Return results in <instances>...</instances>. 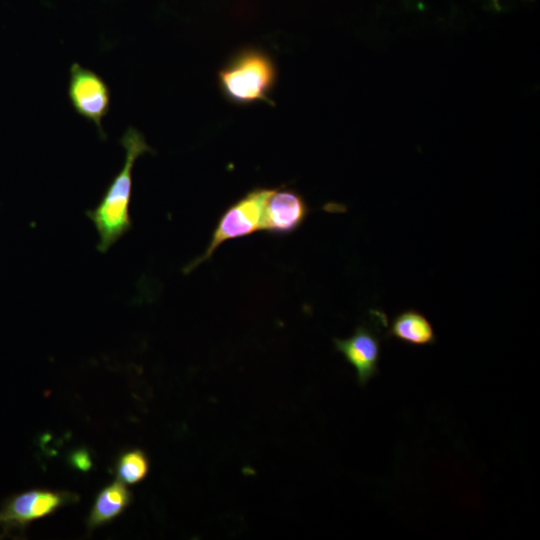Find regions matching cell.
<instances>
[{"mask_svg": "<svg viewBox=\"0 0 540 540\" xmlns=\"http://www.w3.org/2000/svg\"><path fill=\"white\" fill-rule=\"evenodd\" d=\"M125 160L120 171L107 186L101 200L86 212L99 237L97 250L106 253L132 227L129 206L132 196V170L136 160L150 152L144 136L134 127H128L120 139Z\"/></svg>", "mask_w": 540, "mask_h": 540, "instance_id": "obj_1", "label": "cell"}, {"mask_svg": "<svg viewBox=\"0 0 540 540\" xmlns=\"http://www.w3.org/2000/svg\"><path fill=\"white\" fill-rule=\"evenodd\" d=\"M277 75L269 54L257 48H245L219 71L218 83L225 98L235 104L269 103Z\"/></svg>", "mask_w": 540, "mask_h": 540, "instance_id": "obj_2", "label": "cell"}, {"mask_svg": "<svg viewBox=\"0 0 540 540\" xmlns=\"http://www.w3.org/2000/svg\"><path fill=\"white\" fill-rule=\"evenodd\" d=\"M272 190L255 188L232 204L218 220L206 251L190 262L184 268V272L189 273L208 260L225 241L261 231L264 204Z\"/></svg>", "mask_w": 540, "mask_h": 540, "instance_id": "obj_3", "label": "cell"}, {"mask_svg": "<svg viewBox=\"0 0 540 540\" xmlns=\"http://www.w3.org/2000/svg\"><path fill=\"white\" fill-rule=\"evenodd\" d=\"M68 97L74 110L92 122L104 136L102 123L111 102L110 90L104 79L93 70L73 63L69 72Z\"/></svg>", "mask_w": 540, "mask_h": 540, "instance_id": "obj_4", "label": "cell"}, {"mask_svg": "<svg viewBox=\"0 0 540 540\" xmlns=\"http://www.w3.org/2000/svg\"><path fill=\"white\" fill-rule=\"evenodd\" d=\"M76 495L63 491L33 489L10 497L0 509V525L4 529H24L29 523L44 518Z\"/></svg>", "mask_w": 540, "mask_h": 540, "instance_id": "obj_5", "label": "cell"}, {"mask_svg": "<svg viewBox=\"0 0 540 540\" xmlns=\"http://www.w3.org/2000/svg\"><path fill=\"white\" fill-rule=\"evenodd\" d=\"M308 214L307 203L296 191L273 189L264 204L261 231L292 233L303 224Z\"/></svg>", "mask_w": 540, "mask_h": 540, "instance_id": "obj_6", "label": "cell"}, {"mask_svg": "<svg viewBox=\"0 0 540 540\" xmlns=\"http://www.w3.org/2000/svg\"><path fill=\"white\" fill-rule=\"evenodd\" d=\"M335 348L354 367L359 385H366L378 374L381 345L379 338L367 327L358 326L344 339H333Z\"/></svg>", "mask_w": 540, "mask_h": 540, "instance_id": "obj_7", "label": "cell"}, {"mask_svg": "<svg viewBox=\"0 0 540 540\" xmlns=\"http://www.w3.org/2000/svg\"><path fill=\"white\" fill-rule=\"evenodd\" d=\"M387 336L411 346L433 345L436 333L429 319L416 309L397 314L387 331Z\"/></svg>", "mask_w": 540, "mask_h": 540, "instance_id": "obj_8", "label": "cell"}, {"mask_svg": "<svg viewBox=\"0 0 540 540\" xmlns=\"http://www.w3.org/2000/svg\"><path fill=\"white\" fill-rule=\"evenodd\" d=\"M131 498V492L118 479L105 486L95 498L87 519L88 528L92 530L114 520L128 507Z\"/></svg>", "mask_w": 540, "mask_h": 540, "instance_id": "obj_9", "label": "cell"}, {"mask_svg": "<svg viewBox=\"0 0 540 540\" xmlns=\"http://www.w3.org/2000/svg\"><path fill=\"white\" fill-rule=\"evenodd\" d=\"M149 460L140 449H133L123 453L116 464L117 479L124 484H136L148 474Z\"/></svg>", "mask_w": 540, "mask_h": 540, "instance_id": "obj_10", "label": "cell"}, {"mask_svg": "<svg viewBox=\"0 0 540 540\" xmlns=\"http://www.w3.org/2000/svg\"><path fill=\"white\" fill-rule=\"evenodd\" d=\"M70 463L79 471L87 472L92 467L90 454L85 449H79L70 456Z\"/></svg>", "mask_w": 540, "mask_h": 540, "instance_id": "obj_11", "label": "cell"}]
</instances>
